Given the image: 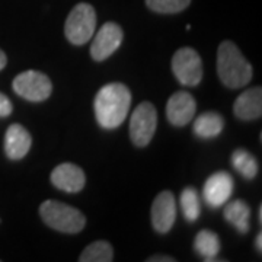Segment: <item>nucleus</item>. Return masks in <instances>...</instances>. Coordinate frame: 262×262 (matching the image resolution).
<instances>
[{"label": "nucleus", "instance_id": "5", "mask_svg": "<svg viewBox=\"0 0 262 262\" xmlns=\"http://www.w3.org/2000/svg\"><path fill=\"white\" fill-rule=\"evenodd\" d=\"M12 88L19 96L31 102H42L48 99L53 92L50 77L37 70H27L16 76Z\"/></svg>", "mask_w": 262, "mask_h": 262}, {"label": "nucleus", "instance_id": "11", "mask_svg": "<svg viewBox=\"0 0 262 262\" xmlns=\"http://www.w3.org/2000/svg\"><path fill=\"white\" fill-rule=\"evenodd\" d=\"M196 103L194 96L188 92H177L169 98L166 105V117L175 127H184L195 117Z\"/></svg>", "mask_w": 262, "mask_h": 262}, {"label": "nucleus", "instance_id": "14", "mask_svg": "<svg viewBox=\"0 0 262 262\" xmlns=\"http://www.w3.org/2000/svg\"><path fill=\"white\" fill-rule=\"evenodd\" d=\"M233 113L239 120L252 121L259 118L262 114V89L252 88L245 91L234 101Z\"/></svg>", "mask_w": 262, "mask_h": 262}, {"label": "nucleus", "instance_id": "17", "mask_svg": "<svg viewBox=\"0 0 262 262\" xmlns=\"http://www.w3.org/2000/svg\"><path fill=\"white\" fill-rule=\"evenodd\" d=\"M194 249L198 255L204 258V261H220L215 256L220 252V239L213 230H201L198 232L194 241Z\"/></svg>", "mask_w": 262, "mask_h": 262}, {"label": "nucleus", "instance_id": "6", "mask_svg": "<svg viewBox=\"0 0 262 262\" xmlns=\"http://www.w3.org/2000/svg\"><path fill=\"white\" fill-rule=\"evenodd\" d=\"M158 127V113L150 102L140 103L130 120V137L137 147H144L150 143Z\"/></svg>", "mask_w": 262, "mask_h": 262}, {"label": "nucleus", "instance_id": "7", "mask_svg": "<svg viewBox=\"0 0 262 262\" xmlns=\"http://www.w3.org/2000/svg\"><path fill=\"white\" fill-rule=\"evenodd\" d=\"M172 72L181 84L196 86L203 79L201 57L194 48H179L172 57Z\"/></svg>", "mask_w": 262, "mask_h": 262}, {"label": "nucleus", "instance_id": "22", "mask_svg": "<svg viewBox=\"0 0 262 262\" xmlns=\"http://www.w3.org/2000/svg\"><path fill=\"white\" fill-rule=\"evenodd\" d=\"M13 111V106H12V102L10 99L0 92V117L5 118V117H9L10 114Z\"/></svg>", "mask_w": 262, "mask_h": 262}, {"label": "nucleus", "instance_id": "24", "mask_svg": "<svg viewBox=\"0 0 262 262\" xmlns=\"http://www.w3.org/2000/svg\"><path fill=\"white\" fill-rule=\"evenodd\" d=\"M6 64H8V57L0 50V70H3L6 67Z\"/></svg>", "mask_w": 262, "mask_h": 262}, {"label": "nucleus", "instance_id": "13", "mask_svg": "<svg viewBox=\"0 0 262 262\" xmlns=\"http://www.w3.org/2000/svg\"><path fill=\"white\" fill-rule=\"evenodd\" d=\"M32 137L20 124H12L5 136V151L12 160H19L28 155Z\"/></svg>", "mask_w": 262, "mask_h": 262}, {"label": "nucleus", "instance_id": "16", "mask_svg": "<svg viewBox=\"0 0 262 262\" xmlns=\"http://www.w3.org/2000/svg\"><path fill=\"white\" fill-rule=\"evenodd\" d=\"M223 127V117L213 111L198 115L194 121V133L200 139H214L222 133Z\"/></svg>", "mask_w": 262, "mask_h": 262}, {"label": "nucleus", "instance_id": "10", "mask_svg": "<svg viewBox=\"0 0 262 262\" xmlns=\"http://www.w3.org/2000/svg\"><path fill=\"white\" fill-rule=\"evenodd\" d=\"M151 225L156 232L168 233L175 225L177 219V203L170 191H163L158 194L151 204Z\"/></svg>", "mask_w": 262, "mask_h": 262}, {"label": "nucleus", "instance_id": "2", "mask_svg": "<svg viewBox=\"0 0 262 262\" xmlns=\"http://www.w3.org/2000/svg\"><path fill=\"white\" fill-rule=\"evenodd\" d=\"M217 75L222 83L239 89L252 79V66L232 41H223L217 50Z\"/></svg>", "mask_w": 262, "mask_h": 262}, {"label": "nucleus", "instance_id": "26", "mask_svg": "<svg viewBox=\"0 0 262 262\" xmlns=\"http://www.w3.org/2000/svg\"><path fill=\"white\" fill-rule=\"evenodd\" d=\"M258 214H259V222H261L262 220V207H259V213H258Z\"/></svg>", "mask_w": 262, "mask_h": 262}, {"label": "nucleus", "instance_id": "1", "mask_svg": "<svg viewBox=\"0 0 262 262\" xmlns=\"http://www.w3.org/2000/svg\"><path fill=\"white\" fill-rule=\"evenodd\" d=\"M131 105L130 89L122 83H108L95 96V117L98 124L113 130L120 127L128 115Z\"/></svg>", "mask_w": 262, "mask_h": 262}, {"label": "nucleus", "instance_id": "9", "mask_svg": "<svg viewBox=\"0 0 262 262\" xmlns=\"http://www.w3.org/2000/svg\"><path fill=\"white\" fill-rule=\"evenodd\" d=\"M233 189L234 181L232 175L226 170H220L207 179L203 188V196L208 206L219 208L229 201L233 194Z\"/></svg>", "mask_w": 262, "mask_h": 262}, {"label": "nucleus", "instance_id": "19", "mask_svg": "<svg viewBox=\"0 0 262 262\" xmlns=\"http://www.w3.org/2000/svg\"><path fill=\"white\" fill-rule=\"evenodd\" d=\"M232 165L246 179H253L258 173V162L248 150H234L232 155Z\"/></svg>", "mask_w": 262, "mask_h": 262}, {"label": "nucleus", "instance_id": "21", "mask_svg": "<svg viewBox=\"0 0 262 262\" xmlns=\"http://www.w3.org/2000/svg\"><path fill=\"white\" fill-rule=\"evenodd\" d=\"M191 0H146L150 10L158 13H179L189 6Z\"/></svg>", "mask_w": 262, "mask_h": 262}, {"label": "nucleus", "instance_id": "15", "mask_svg": "<svg viewBox=\"0 0 262 262\" xmlns=\"http://www.w3.org/2000/svg\"><path fill=\"white\" fill-rule=\"evenodd\" d=\"M225 219L239 233H248L251 208L242 200H234L225 207Z\"/></svg>", "mask_w": 262, "mask_h": 262}, {"label": "nucleus", "instance_id": "25", "mask_svg": "<svg viewBox=\"0 0 262 262\" xmlns=\"http://www.w3.org/2000/svg\"><path fill=\"white\" fill-rule=\"evenodd\" d=\"M255 245H256V249L261 252L262 251V233H258L256 239H255Z\"/></svg>", "mask_w": 262, "mask_h": 262}, {"label": "nucleus", "instance_id": "20", "mask_svg": "<svg viewBox=\"0 0 262 262\" xmlns=\"http://www.w3.org/2000/svg\"><path fill=\"white\" fill-rule=\"evenodd\" d=\"M181 208L188 222H195L201 214V201L195 188L187 187L181 194Z\"/></svg>", "mask_w": 262, "mask_h": 262}, {"label": "nucleus", "instance_id": "4", "mask_svg": "<svg viewBox=\"0 0 262 262\" xmlns=\"http://www.w3.org/2000/svg\"><path fill=\"white\" fill-rule=\"evenodd\" d=\"M96 28V13L89 3H79L72 9L66 19V38L73 46L86 44Z\"/></svg>", "mask_w": 262, "mask_h": 262}, {"label": "nucleus", "instance_id": "8", "mask_svg": "<svg viewBox=\"0 0 262 262\" xmlns=\"http://www.w3.org/2000/svg\"><path fill=\"white\" fill-rule=\"evenodd\" d=\"M124 38V32L120 25L114 22L103 24L102 28L95 35L94 42L91 46V56L96 61H103L105 58L113 56L120 48Z\"/></svg>", "mask_w": 262, "mask_h": 262}, {"label": "nucleus", "instance_id": "3", "mask_svg": "<svg viewBox=\"0 0 262 262\" xmlns=\"http://www.w3.org/2000/svg\"><path fill=\"white\" fill-rule=\"evenodd\" d=\"M39 214L46 225L63 233H79L86 225V217L77 208L54 200L42 203L39 207Z\"/></svg>", "mask_w": 262, "mask_h": 262}, {"label": "nucleus", "instance_id": "18", "mask_svg": "<svg viewBox=\"0 0 262 262\" xmlns=\"http://www.w3.org/2000/svg\"><path fill=\"white\" fill-rule=\"evenodd\" d=\"M114 259V249L110 242L96 241L89 246H86L83 252L80 253V262H111Z\"/></svg>", "mask_w": 262, "mask_h": 262}, {"label": "nucleus", "instance_id": "12", "mask_svg": "<svg viewBox=\"0 0 262 262\" xmlns=\"http://www.w3.org/2000/svg\"><path fill=\"white\" fill-rule=\"evenodd\" d=\"M51 184L64 192H79L86 184L84 172L75 163H61L51 172Z\"/></svg>", "mask_w": 262, "mask_h": 262}, {"label": "nucleus", "instance_id": "23", "mask_svg": "<svg viewBox=\"0 0 262 262\" xmlns=\"http://www.w3.org/2000/svg\"><path fill=\"white\" fill-rule=\"evenodd\" d=\"M147 262H175V258L166 256V255H156V256L147 258Z\"/></svg>", "mask_w": 262, "mask_h": 262}]
</instances>
